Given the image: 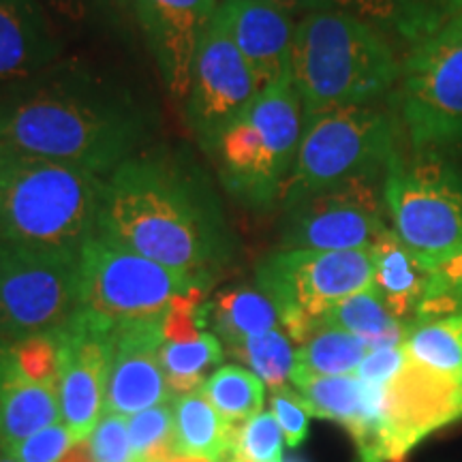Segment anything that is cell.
Wrapping results in <instances>:
<instances>
[{
    "mask_svg": "<svg viewBox=\"0 0 462 462\" xmlns=\"http://www.w3.org/2000/svg\"><path fill=\"white\" fill-rule=\"evenodd\" d=\"M126 426L135 462H170L173 458V401L129 415Z\"/></svg>",
    "mask_w": 462,
    "mask_h": 462,
    "instance_id": "cell-32",
    "label": "cell"
},
{
    "mask_svg": "<svg viewBox=\"0 0 462 462\" xmlns=\"http://www.w3.org/2000/svg\"><path fill=\"white\" fill-rule=\"evenodd\" d=\"M404 360H407V354H404L402 345L371 349L356 371V377L366 385L381 388V385H388L401 373Z\"/></svg>",
    "mask_w": 462,
    "mask_h": 462,
    "instance_id": "cell-38",
    "label": "cell"
},
{
    "mask_svg": "<svg viewBox=\"0 0 462 462\" xmlns=\"http://www.w3.org/2000/svg\"><path fill=\"white\" fill-rule=\"evenodd\" d=\"M114 326L106 317L82 309L56 332L60 413L78 443L88 441L106 409Z\"/></svg>",
    "mask_w": 462,
    "mask_h": 462,
    "instance_id": "cell-14",
    "label": "cell"
},
{
    "mask_svg": "<svg viewBox=\"0 0 462 462\" xmlns=\"http://www.w3.org/2000/svg\"><path fill=\"white\" fill-rule=\"evenodd\" d=\"M383 176L357 178L282 208L281 248L371 251L390 229Z\"/></svg>",
    "mask_w": 462,
    "mask_h": 462,
    "instance_id": "cell-12",
    "label": "cell"
},
{
    "mask_svg": "<svg viewBox=\"0 0 462 462\" xmlns=\"http://www.w3.org/2000/svg\"><path fill=\"white\" fill-rule=\"evenodd\" d=\"M319 326L337 328V330L354 334V337L362 338L371 349L402 345L409 330L402 321H398L390 313L388 306L383 304V300L379 298V293L373 287L354 293V296L345 298L343 302L332 306L323 315Z\"/></svg>",
    "mask_w": 462,
    "mask_h": 462,
    "instance_id": "cell-26",
    "label": "cell"
},
{
    "mask_svg": "<svg viewBox=\"0 0 462 462\" xmlns=\"http://www.w3.org/2000/svg\"><path fill=\"white\" fill-rule=\"evenodd\" d=\"M167 383L173 396L204 388L206 374L215 373L225 357V346L215 334L204 330L189 340H165L159 351Z\"/></svg>",
    "mask_w": 462,
    "mask_h": 462,
    "instance_id": "cell-28",
    "label": "cell"
},
{
    "mask_svg": "<svg viewBox=\"0 0 462 462\" xmlns=\"http://www.w3.org/2000/svg\"><path fill=\"white\" fill-rule=\"evenodd\" d=\"M204 392L212 407L231 426H242L262 413L265 401L263 381L238 364L218 366L206 379Z\"/></svg>",
    "mask_w": 462,
    "mask_h": 462,
    "instance_id": "cell-30",
    "label": "cell"
},
{
    "mask_svg": "<svg viewBox=\"0 0 462 462\" xmlns=\"http://www.w3.org/2000/svg\"><path fill=\"white\" fill-rule=\"evenodd\" d=\"M62 462H92L88 441L75 443V446L71 448V452H69L65 458H62Z\"/></svg>",
    "mask_w": 462,
    "mask_h": 462,
    "instance_id": "cell-40",
    "label": "cell"
},
{
    "mask_svg": "<svg viewBox=\"0 0 462 462\" xmlns=\"http://www.w3.org/2000/svg\"><path fill=\"white\" fill-rule=\"evenodd\" d=\"M263 3L274 5L281 11H285L296 20V17L310 15V14H319V11H328L337 7V0H263Z\"/></svg>",
    "mask_w": 462,
    "mask_h": 462,
    "instance_id": "cell-39",
    "label": "cell"
},
{
    "mask_svg": "<svg viewBox=\"0 0 462 462\" xmlns=\"http://www.w3.org/2000/svg\"><path fill=\"white\" fill-rule=\"evenodd\" d=\"M285 437L273 411H262L242 424L234 456L248 462H282Z\"/></svg>",
    "mask_w": 462,
    "mask_h": 462,
    "instance_id": "cell-34",
    "label": "cell"
},
{
    "mask_svg": "<svg viewBox=\"0 0 462 462\" xmlns=\"http://www.w3.org/2000/svg\"><path fill=\"white\" fill-rule=\"evenodd\" d=\"M107 178L0 148V242L79 253L97 236Z\"/></svg>",
    "mask_w": 462,
    "mask_h": 462,
    "instance_id": "cell-4",
    "label": "cell"
},
{
    "mask_svg": "<svg viewBox=\"0 0 462 462\" xmlns=\"http://www.w3.org/2000/svg\"><path fill=\"white\" fill-rule=\"evenodd\" d=\"M56 421H62L58 385L28 377L0 343V441L14 449Z\"/></svg>",
    "mask_w": 462,
    "mask_h": 462,
    "instance_id": "cell-20",
    "label": "cell"
},
{
    "mask_svg": "<svg viewBox=\"0 0 462 462\" xmlns=\"http://www.w3.org/2000/svg\"><path fill=\"white\" fill-rule=\"evenodd\" d=\"M79 310V253L0 242V343L58 332Z\"/></svg>",
    "mask_w": 462,
    "mask_h": 462,
    "instance_id": "cell-9",
    "label": "cell"
},
{
    "mask_svg": "<svg viewBox=\"0 0 462 462\" xmlns=\"http://www.w3.org/2000/svg\"><path fill=\"white\" fill-rule=\"evenodd\" d=\"M270 411L279 421L282 437L289 448H298L309 437L310 413L306 409L302 396L298 394L293 385L270 392Z\"/></svg>",
    "mask_w": 462,
    "mask_h": 462,
    "instance_id": "cell-37",
    "label": "cell"
},
{
    "mask_svg": "<svg viewBox=\"0 0 462 462\" xmlns=\"http://www.w3.org/2000/svg\"><path fill=\"white\" fill-rule=\"evenodd\" d=\"M163 317L133 319L114 326V360L103 411L129 418L176 398L159 357L161 345L165 343Z\"/></svg>",
    "mask_w": 462,
    "mask_h": 462,
    "instance_id": "cell-16",
    "label": "cell"
},
{
    "mask_svg": "<svg viewBox=\"0 0 462 462\" xmlns=\"http://www.w3.org/2000/svg\"><path fill=\"white\" fill-rule=\"evenodd\" d=\"M0 462H17L14 452H11V449L5 446L3 441H0Z\"/></svg>",
    "mask_w": 462,
    "mask_h": 462,
    "instance_id": "cell-41",
    "label": "cell"
},
{
    "mask_svg": "<svg viewBox=\"0 0 462 462\" xmlns=\"http://www.w3.org/2000/svg\"><path fill=\"white\" fill-rule=\"evenodd\" d=\"M58 58L60 42L42 0H0V86L34 78Z\"/></svg>",
    "mask_w": 462,
    "mask_h": 462,
    "instance_id": "cell-19",
    "label": "cell"
},
{
    "mask_svg": "<svg viewBox=\"0 0 462 462\" xmlns=\"http://www.w3.org/2000/svg\"><path fill=\"white\" fill-rule=\"evenodd\" d=\"M337 7L413 48L458 17L462 0H337Z\"/></svg>",
    "mask_w": 462,
    "mask_h": 462,
    "instance_id": "cell-22",
    "label": "cell"
},
{
    "mask_svg": "<svg viewBox=\"0 0 462 462\" xmlns=\"http://www.w3.org/2000/svg\"><path fill=\"white\" fill-rule=\"evenodd\" d=\"M259 82L245 56L215 15L190 65L184 118L208 154L218 135L238 120L259 95Z\"/></svg>",
    "mask_w": 462,
    "mask_h": 462,
    "instance_id": "cell-13",
    "label": "cell"
},
{
    "mask_svg": "<svg viewBox=\"0 0 462 462\" xmlns=\"http://www.w3.org/2000/svg\"><path fill=\"white\" fill-rule=\"evenodd\" d=\"M152 114L129 86L82 62H56L0 90V148L109 178L143 148Z\"/></svg>",
    "mask_w": 462,
    "mask_h": 462,
    "instance_id": "cell-2",
    "label": "cell"
},
{
    "mask_svg": "<svg viewBox=\"0 0 462 462\" xmlns=\"http://www.w3.org/2000/svg\"><path fill=\"white\" fill-rule=\"evenodd\" d=\"M173 456L221 462L234 456L242 426H231L201 390L173 398Z\"/></svg>",
    "mask_w": 462,
    "mask_h": 462,
    "instance_id": "cell-24",
    "label": "cell"
},
{
    "mask_svg": "<svg viewBox=\"0 0 462 462\" xmlns=\"http://www.w3.org/2000/svg\"><path fill=\"white\" fill-rule=\"evenodd\" d=\"M217 17L255 73L259 88L291 75L298 26L291 15L263 0H221Z\"/></svg>",
    "mask_w": 462,
    "mask_h": 462,
    "instance_id": "cell-18",
    "label": "cell"
},
{
    "mask_svg": "<svg viewBox=\"0 0 462 462\" xmlns=\"http://www.w3.org/2000/svg\"><path fill=\"white\" fill-rule=\"evenodd\" d=\"M373 289L388 306V310L411 326L430 291L432 265L411 251L392 227L371 248Z\"/></svg>",
    "mask_w": 462,
    "mask_h": 462,
    "instance_id": "cell-21",
    "label": "cell"
},
{
    "mask_svg": "<svg viewBox=\"0 0 462 462\" xmlns=\"http://www.w3.org/2000/svg\"><path fill=\"white\" fill-rule=\"evenodd\" d=\"M390 39L338 7L298 20L291 75L304 123L340 107L383 99L401 79Z\"/></svg>",
    "mask_w": 462,
    "mask_h": 462,
    "instance_id": "cell-3",
    "label": "cell"
},
{
    "mask_svg": "<svg viewBox=\"0 0 462 462\" xmlns=\"http://www.w3.org/2000/svg\"><path fill=\"white\" fill-rule=\"evenodd\" d=\"M163 86L184 103L195 50L215 20L218 0H131Z\"/></svg>",
    "mask_w": 462,
    "mask_h": 462,
    "instance_id": "cell-15",
    "label": "cell"
},
{
    "mask_svg": "<svg viewBox=\"0 0 462 462\" xmlns=\"http://www.w3.org/2000/svg\"><path fill=\"white\" fill-rule=\"evenodd\" d=\"M291 385L302 396L310 418L334 420L360 441L374 420V388L356 374L340 377H313L291 374Z\"/></svg>",
    "mask_w": 462,
    "mask_h": 462,
    "instance_id": "cell-23",
    "label": "cell"
},
{
    "mask_svg": "<svg viewBox=\"0 0 462 462\" xmlns=\"http://www.w3.org/2000/svg\"><path fill=\"white\" fill-rule=\"evenodd\" d=\"M392 231L430 265L462 251V173L446 157L394 152L383 173Z\"/></svg>",
    "mask_w": 462,
    "mask_h": 462,
    "instance_id": "cell-7",
    "label": "cell"
},
{
    "mask_svg": "<svg viewBox=\"0 0 462 462\" xmlns=\"http://www.w3.org/2000/svg\"><path fill=\"white\" fill-rule=\"evenodd\" d=\"M255 282L273 300L289 338L300 345L332 306L373 285V255L279 248L257 263Z\"/></svg>",
    "mask_w": 462,
    "mask_h": 462,
    "instance_id": "cell-8",
    "label": "cell"
},
{
    "mask_svg": "<svg viewBox=\"0 0 462 462\" xmlns=\"http://www.w3.org/2000/svg\"><path fill=\"white\" fill-rule=\"evenodd\" d=\"M88 448L92 462H135L129 441L126 415L103 411L95 430L88 437Z\"/></svg>",
    "mask_w": 462,
    "mask_h": 462,
    "instance_id": "cell-35",
    "label": "cell"
},
{
    "mask_svg": "<svg viewBox=\"0 0 462 462\" xmlns=\"http://www.w3.org/2000/svg\"><path fill=\"white\" fill-rule=\"evenodd\" d=\"M82 309L112 323L161 317L198 289H210L215 279L161 265L152 259L95 236L79 251Z\"/></svg>",
    "mask_w": 462,
    "mask_h": 462,
    "instance_id": "cell-10",
    "label": "cell"
},
{
    "mask_svg": "<svg viewBox=\"0 0 462 462\" xmlns=\"http://www.w3.org/2000/svg\"><path fill=\"white\" fill-rule=\"evenodd\" d=\"M452 313H462V251L432 265L430 291L415 321Z\"/></svg>",
    "mask_w": 462,
    "mask_h": 462,
    "instance_id": "cell-33",
    "label": "cell"
},
{
    "mask_svg": "<svg viewBox=\"0 0 462 462\" xmlns=\"http://www.w3.org/2000/svg\"><path fill=\"white\" fill-rule=\"evenodd\" d=\"M75 443L78 441L65 426V421H56V424L17 443L11 452H14L17 462H62Z\"/></svg>",
    "mask_w": 462,
    "mask_h": 462,
    "instance_id": "cell-36",
    "label": "cell"
},
{
    "mask_svg": "<svg viewBox=\"0 0 462 462\" xmlns=\"http://www.w3.org/2000/svg\"><path fill=\"white\" fill-rule=\"evenodd\" d=\"M402 349L420 366L462 381V313L415 321Z\"/></svg>",
    "mask_w": 462,
    "mask_h": 462,
    "instance_id": "cell-27",
    "label": "cell"
},
{
    "mask_svg": "<svg viewBox=\"0 0 462 462\" xmlns=\"http://www.w3.org/2000/svg\"><path fill=\"white\" fill-rule=\"evenodd\" d=\"M97 236L210 279L238 255L217 184L187 150L173 146L143 148L107 178Z\"/></svg>",
    "mask_w": 462,
    "mask_h": 462,
    "instance_id": "cell-1",
    "label": "cell"
},
{
    "mask_svg": "<svg viewBox=\"0 0 462 462\" xmlns=\"http://www.w3.org/2000/svg\"><path fill=\"white\" fill-rule=\"evenodd\" d=\"M201 317L225 351L238 349L248 338L282 326L273 300L257 287L223 289L210 302H204Z\"/></svg>",
    "mask_w": 462,
    "mask_h": 462,
    "instance_id": "cell-25",
    "label": "cell"
},
{
    "mask_svg": "<svg viewBox=\"0 0 462 462\" xmlns=\"http://www.w3.org/2000/svg\"><path fill=\"white\" fill-rule=\"evenodd\" d=\"M229 354L246 364L248 371L255 373L270 392L291 385V374L296 368V346L282 326L248 338L245 345Z\"/></svg>",
    "mask_w": 462,
    "mask_h": 462,
    "instance_id": "cell-31",
    "label": "cell"
},
{
    "mask_svg": "<svg viewBox=\"0 0 462 462\" xmlns=\"http://www.w3.org/2000/svg\"><path fill=\"white\" fill-rule=\"evenodd\" d=\"M208 157L215 161L223 189L253 210H268L281 201L282 187L291 173L248 114H242L218 135Z\"/></svg>",
    "mask_w": 462,
    "mask_h": 462,
    "instance_id": "cell-17",
    "label": "cell"
},
{
    "mask_svg": "<svg viewBox=\"0 0 462 462\" xmlns=\"http://www.w3.org/2000/svg\"><path fill=\"white\" fill-rule=\"evenodd\" d=\"M398 116L413 152L446 157L462 150V14L409 48Z\"/></svg>",
    "mask_w": 462,
    "mask_h": 462,
    "instance_id": "cell-6",
    "label": "cell"
},
{
    "mask_svg": "<svg viewBox=\"0 0 462 462\" xmlns=\"http://www.w3.org/2000/svg\"><path fill=\"white\" fill-rule=\"evenodd\" d=\"M394 152L396 120L379 101L317 116L304 123L281 204L287 208L357 178L383 176Z\"/></svg>",
    "mask_w": 462,
    "mask_h": 462,
    "instance_id": "cell-5",
    "label": "cell"
},
{
    "mask_svg": "<svg viewBox=\"0 0 462 462\" xmlns=\"http://www.w3.org/2000/svg\"><path fill=\"white\" fill-rule=\"evenodd\" d=\"M368 351L371 346L354 334L319 326L304 343L296 346L293 373L313 374V377L356 374Z\"/></svg>",
    "mask_w": 462,
    "mask_h": 462,
    "instance_id": "cell-29",
    "label": "cell"
},
{
    "mask_svg": "<svg viewBox=\"0 0 462 462\" xmlns=\"http://www.w3.org/2000/svg\"><path fill=\"white\" fill-rule=\"evenodd\" d=\"M374 424L362 446V462H394L432 430L462 418V381L404 360L388 385L374 388Z\"/></svg>",
    "mask_w": 462,
    "mask_h": 462,
    "instance_id": "cell-11",
    "label": "cell"
}]
</instances>
